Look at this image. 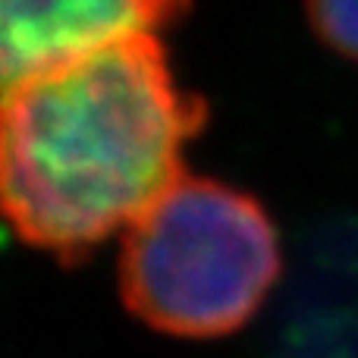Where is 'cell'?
Returning a JSON list of instances; mask_svg holds the SVG:
<instances>
[{"label": "cell", "mask_w": 358, "mask_h": 358, "mask_svg": "<svg viewBox=\"0 0 358 358\" xmlns=\"http://www.w3.org/2000/svg\"><path fill=\"white\" fill-rule=\"evenodd\" d=\"M208 104L157 35H132L3 88L0 192L16 236L63 264L123 233L185 173Z\"/></svg>", "instance_id": "1"}, {"label": "cell", "mask_w": 358, "mask_h": 358, "mask_svg": "<svg viewBox=\"0 0 358 358\" xmlns=\"http://www.w3.org/2000/svg\"><path fill=\"white\" fill-rule=\"evenodd\" d=\"M117 277L123 305L157 334L227 336L277 283V229L255 195L182 173L123 229Z\"/></svg>", "instance_id": "2"}, {"label": "cell", "mask_w": 358, "mask_h": 358, "mask_svg": "<svg viewBox=\"0 0 358 358\" xmlns=\"http://www.w3.org/2000/svg\"><path fill=\"white\" fill-rule=\"evenodd\" d=\"M192 0H0L3 88L44 66L132 35H157Z\"/></svg>", "instance_id": "3"}, {"label": "cell", "mask_w": 358, "mask_h": 358, "mask_svg": "<svg viewBox=\"0 0 358 358\" xmlns=\"http://www.w3.org/2000/svg\"><path fill=\"white\" fill-rule=\"evenodd\" d=\"M305 16L334 54L358 63V0H305Z\"/></svg>", "instance_id": "4"}]
</instances>
